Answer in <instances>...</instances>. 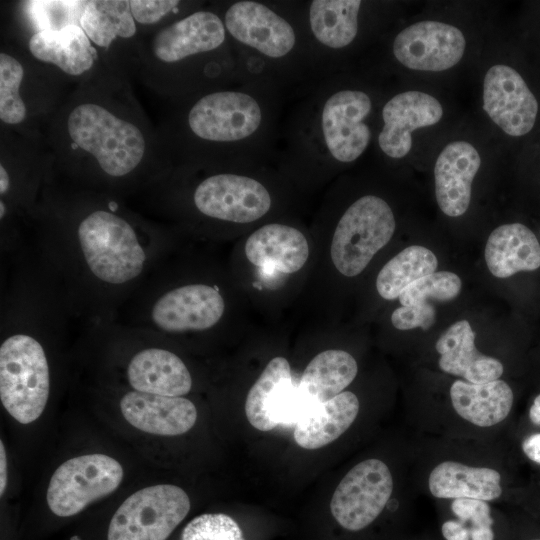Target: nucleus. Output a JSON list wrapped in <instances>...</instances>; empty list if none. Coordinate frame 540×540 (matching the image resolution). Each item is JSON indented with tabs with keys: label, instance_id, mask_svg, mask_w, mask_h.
Returning <instances> with one entry per match:
<instances>
[{
	"label": "nucleus",
	"instance_id": "nucleus-1",
	"mask_svg": "<svg viewBox=\"0 0 540 540\" xmlns=\"http://www.w3.org/2000/svg\"><path fill=\"white\" fill-rule=\"evenodd\" d=\"M25 244L88 326L117 320L166 258L170 235L123 198L54 178L40 194Z\"/></svg>",
	"mask_w": 540,
	"mask_h": 540
},
{
	"label": "nucleus",
	"instance_id": "nucleus-2",
	"mask_svg": "<svg viewBox=\"0 0 540 540\" xmlns=\"http://www.w3.org/2000/svg\"><path fill=\"white\" fill-rule=\"evenodd\" d=\"M44 140L55 178L123 198L149 189L167 170L158 130L129 76L104 69L77 84L51 118Z\"/></svg>",
	"mask_w": 540,
	"mask_h": 540
},
{
	"label": "nucleus",
	"instance_id": "nucleus-3",
	"mask_svg": "<svg viewBox=\"0 0 540 540\" xmlns=\"http://www.w3.org/2000/svg\"><path fill=\"white\" fill-rule=\"evenodd\" d=\"M287 96L241 81L172 102L158 130L168 168H254L276 159Z\"/></svg>",
	"mask_w": 540,
	"mask_h": 540
},
{
	"label": "nucleus",
	"instance_id": "nucleus-4",
	"mask_svg": "<svg viewBox=\"0 0 540 540\" xmlns=\"http://www.w3.org/2000/svg\"><path fill=\"white\" fill-rule=\"evenodd\" d=\"M371 93L339 70L296 99L283 119L276 159L290 174L325 177L356 162L372 140Z\"/></svg>",
	"mask_w": 540,
	"mask_h": 540
},
{
	"label": "nucleus",
	"instance_id": "nucleus-5",
	"mask_svg": "<svg viewBox=\"0 0 540 540\" xmlns=\"http://www.w3.org/2000/svg\"><path fill=\"white\" fill-rule=\"evenodd\" d=\"M210 6L231 40L240 81L274 86L296 100L329 75L313 49L301 1L229 0Z\"/></svg>",
	"mask_w": 540,
	"mask_h": 540
},
{
	"label": "nucleus",
	"instance_id": "nucleus-6",
	"mask_svg": "<svg viewBox=\"0 0 540 540\" xmlns=\"http://www.w3.org/2000/svg\"><path fill=\"white\" fill-rule=\"evenodd\" d=\"M136 72L172 102L241 82L231 40L210 5L143 38Z\"/></svg>",
	"mask_w": 540,
	"mask_h": 540
},
{
	"label": "nucleus",
	"instance_id": "nucleus-7",
	"mask_svg": "<svg viewBox=\"0 0 540 540\" xmlns=\"http://www.w3.org/2000/svg\"><path fill=\"white\" fill-rule=\"evenodd\" d=\"M260 167H170L144 193L151 206L165 214L186 211L204 221L250 224L274 206L270 186L256 171Z\"/></svg>",
	"mask_w": 540,
	"mask_h": 540
},
{
	"label": "nucleus",
	"instance_id": "nucleus-8",
	"mask_svg": "<svg viewBox=\"0 0 540 540\" xmlns=\"http://www.w3.org/2000/svg\"><path fill=\"white\" fill-rule=\"evenodd\" d=\"M0 146V245L6 257L25 244L30 217L55 174L44 135L1 127Z\"/></svg>",
	"mask_w": 540,
	"mask_h": 540
},
{
	"label": "nucleus",
	"instance_id": "nucleus-9",
	"mask_svg": "<svg viewBox=\"0 0 540 540\" xmlns=\"http://www.w3.org/2000/svg\"><path fill=\"white\" fill-rule=\"evenodd\" d=\"M67 82L59 72L33 59L16 42L2 44L1 127L26 135H44L42 127L46 129L66 98L64 86Z\"/></svg>",
	"mask_w": 540,
	"mask_h": 540
},
{
	"label": "nucleus",
	"instance_id": "nucleus-10",
	"mask_svg": "<svg viewBox=\"0 0 540 540\" xmlns=\"http://www.w3.org/2000/svg\"><path fill=\"white\" fill-rule=\"evenodd\" d=\"M395 228V216L386 200L373 194L357 198L335 226L330 248L334 266L344 276L359 275L391 240Z\"/></svg>",
	"mask_w": 540,
	"mask_h": 540
},
{
	"label": "nucleus",
	"instance_id": "nucleus-11",
	"mask_svg": "<svg viewBox=\"0 0 540 540\" xmlns=\"http://www.w3.org/2000/svg\"><path fill=\"white\" fill-rule=\"evenodd\" d=\"M180 487L159 484L130 495L113 513L105 540H167L190 510Z\"/></svg>",
	"mask_w": 540,
	"mask_h": 540
},
{
	"label": "nucleus",
	"instance_id": "nucleus-12",
	"mask_svg": "<svg viewBox=\"0 0 540 540\" xmlns=\"http://www.w3.org/2000/svg\"><path fill=\"white\" fill-rule=\"evenodd\" d=\"M50 391L48 353L1 342L0 399L5 410L19 423H31L43 413Z\"/></svg>",
	"mask_w": 540,
	"mask_h": 540
},
{
	"label": "nucleus",
	"instance_id": "nucleus-13",
	"mask_svg": "<svg viewBox=\"0 0 540 540\" xmlns=\"http://www.w3.org/2000/svg\"><path fill=\"white\" fill-rule=\"evenodd\" d=\"M121 464L105 454H87L62 463L47 489V505L59 518L73 517L113 493L122 482Z\"/></svg>",
	"mask_w": 540,
	"mask_h": 540
},
{
	"label": "nucleus",
	"instance_id": "nucleus-14",
	"mask_svg": "<svg viewBox=\"0 0 540 540\" xmlns=\"http://www.w3.org/2000/svg\"><path fill=\"white\" fill-rule=\"evenodd\" d=\"M107 69L126 75L136 71L142 41L130 0L86 1L79 22Z\"/></svg>",
	"mask_w": 540,
	"mask_h": 540
},
{
	"label": "nucleus",
	"instance_id": "nucleus-15",
	"mask_svg": "<svg viewBox=\"0 0 540 540\" xmlns=\"http://www.w3.org/2000/svg\"><path fill=\"white\" fill-rule=\"evenodd\" d=\"M393 492L388 466L379 459L356 464L340 481L330 502L337 523L351 532L371 525L382 513Z\"/></svg>",
	"mask_w": 540,
	"mask_h": 540
},
{
	"label": "nucleus",
	"instance_id": "nucleus-16",
	"mask_svg": "<svg viewBox=\"0 0 540 540\" xmlns=\"http://www.w3.org/2000/svg\"><path fill=\"white\" fill-rule=\"evenodd\" d=\"M364 5L360 0L301 1L313 49L327 74L341 70V56L357 43Z\"/></svg>",
	"mask_w": 540,
	"mask_h": 540
},
{
	"label": "nucleus",
	"instance_id": "nucleus-17",
	"mask_svg": "<svg viewBox=\"0 0 540 540\" xmlns=\"http://www.w3.org/2000/svg\"><path fill=\"white\" fill-rule=\"evenodd\" d=\"M312 404L294 385L287 359L275 357L250 388L245 415L254 428L266 432L280 424L295 425Z\"/></svg>",
	"mask_w": 540,
	"mask_h": 540
},
{
	"label": "nucleus",
	"instance_id": "nucleus-18",
	"mask_svg": "<svg viewBox=\"0 0 540 540\" xmlns=\"http://www.w3.org/2000/svg\"><path fill=\"white\" fill-rule=\"evenodd\" d=\"M14 42L33 59L59 72L68 82L79 84L107 69L99 51L77 24L38 31Z\"/></svg>",
	"mask_w": 540,
	"mask_h": 540
},
{
	"label": "nucleus",
	"instance_id": "nucleus-19",
	"mask_svg": "<svg viewBox=\"0 0 540 540\" xmlns=\"http://www.w3.org/2000/svg\"><path fill=\"white\" fill-rule=\"evenodd\" d=\"M483 109L503 132L520 138L535 128L540 105L519 71L497 64L487 71L484 78Z\"/></svg>",
	"mask_w": 540,
	"mask_h": 540
},
{
	"label": "nucleus",
	"instance_id": "nucleus-20",
	"mask_svg": "<svg viewBox=\"0 0 540 540\" xmlns=\"http://www.w3.org/2000/svg\"><path fill=\"white\" fill-rule=\"evenodd\" d=\"M466 41L455 26L433 20L414 23L392 42V54L403 66L420 71H444L463 57Z\"/></svg>",
	"mask_w": 540,
	"mask_h": 540
},
{
	"label": "nucleus",
	"instance_id": "nucleus-21",
	"mask_svg": "<svg viewBox=\"0 0 540 540\" xmlns=\"http://www.w3.org/2000/svg\"><path fill=\"white\" fill-rule=\"evenodd\" d=\"M442 115L440 102L430 94L405 91L392 96L380 110L378 149L390 159L405 157L412 148V132L436 124Z\"/></svg>",
	"mask_w": 540,
	"mask_h": 540
},
{
	"label": "nucleus",
	"instance_id": "nucleus-22",
	"mask_svg": "<svg viewBox=\"0 0 540 540\" xmlns=\"http://www.w3.org/2000/svg\"><path fill=\"white\" fill-rule=\"evenodd\" d=\"M157 339L158 335L146 331V345L139 346L127 360V383L131 390L183 397L192 389L191 373L181 357L157 345Z\"/></svg>",
	"mask_w": 540,
	"mask_h": 540
},
{
	"label": "nucleus",
	"instance_id": "nucleus-23",
	"mask_svg": "<svg viewBox=\"0 0 540 540\" xmlns=\"http://www.w3.org/2000/svg\"><path fill=\"white\" fill-rule=\"evenodd\" d=\"M125 420L136 429L161 436L188 432L196 423L197 409L185 397H169L131 390L120 399Z\"/></svg>",
	"mask_w": 540,
	"mask_h": 540
},
{
	"label": "nucleus",
	"instance_id": "nucleus-24",
	"mask_svg": "<svg viewBox=\"0 0 540 540\" xmlns=\"http://www.w3.org/2000/svg\"><path fill=\"white\" fill-rule=\"evenodd\" d=\"M480 164L478 151L466 141L451 142L439 154L434 168L435 194L444 214L458 217L467 211Z\"/></svg>",
	"mask_w": 540,
	"mask_h": 540
},
{
	"label": "nucleus",
	"instance_id": "nucleus-25",
	"mask_svg": "<svg viewBox=\"0 0 540 540\" xmlns=\"http://www.w3.org/2000/svg\"><path fill=\"white\" fill-rule=\"evenodd\" d=\"M439 368L465 381L482 384L498 380L503 364L496 358L480 353L475 346V333L467 320L452 324L437 340Z\"/></svg>",
	"mask_w": 540,
	"mask_h": 540
},
{
	"label": "nucleus",
	"instance_id": "nucleus-26",
	"mask_svg": "<svg viewBox=\"0 0 540 540\" xmlns=\"http://www.w3.org/2000/svg\"><path fill=\"white\" fill-rule=\"evenodd\" d=\"M245 255L257 267H271L292 274L305 265L309 245L299 229L273 222L259 227L248 237Z\"/></svg>",
	"mask_w": 540,
	"mask_h": 540
},
{
	"label": "nucleus",
	"instance_id": "nucleus-27",
	"mask_svg": "<svg viewBox=\"0 0 540 540\" xmlns=\"http://www.w3.org/2000/svg\"><path fill=\"white\" fill-rule=\"evenodd\" d=\"M484 254L489 271L497 278L540 268V242L529 227L519 222L494 229Z\"/></svg>",
	"mask_w": 540,
	"mask_h": 540
},
{
	"label": "nucleus",
	"instance_id": "nucleus-28",
	"mask_svg": "<svg viewBox=\"0 0 540 540\" xmlns=\"http://www.w3.org/2000/svg\"><path fill=\"white\" fill-rule=\"evenodd\" d=\"M357 396L344 391L334 398L310 405L295 424L293 438L304 449H318L339 438L359 412Z\"/></svg>",
	"mask_w": 540,
	"mask_h": 540
},
{
	"label": "nucleus",
	"instance_id": "nucleus-29",
	"mask_svg": "<svg viewBox=\"0 0 540 540\" xmlns=\"http://www.w3.org/2000/svg\"><path fill=\"white\" fill-rule=\"evenodd\" d=\"M450 399L461 418L479 427H490L508 417L514 394L501 379L482 384L456 380L450 387Z\"/></svg>",
	"mask_w": 540,
	"mask_h": 540
},
{
	"label": "nucleus",
	"instance_id": "nucleus-30",
	"mask_svg": "<svg viewBox=\"0 0 540 540\" xmlns=\"http://www.w3.org/2000/svg\"><path fill=\"white\" fill-rule=\"evenodd\" d=\"M501 480L495 469L444 461L432 469L428 487L439 499L473 498L488 502L501 496Z\"/></svg>",
	"mask_w": 540,
	"mask_h": 540
},
{
	"label": "nucleus",
	"instance_id": "nucleus-31",
	"mask_svg": "<svg viewBox=\"0 0 540 540\" xmlns=\"http://www.w3.org/2000/svg\"><path fill=\"white\" fill-rule=\"evenodd\" d=\"M357 372V362L351 354L338 349L326 350L306 366L298 389L310 402H326L342 393Z\"/></svg>",
	"mask_w": 540,
	"mask_h": 540
},
{
	"label": "nucleus",
	"instance_id": "nucleus-32",
	"mask_svg": "<svg viewBox=\"0 0 540 540\" xmlns=\"http://www.w3.org/2000/svg\"><path fill=\"white\" fill-rule=\"evenodd\" d=\"M86 0L20 1L14 5L16 33L20 41L42 30L60 29L68 25H80Z\"/></svg>",
	"mask_w": 540,
	"mask_h": 540
},
{
	"label": "nucleus",
	"instance_id": "nucleus-33",
	"mask_svg": "<svg viewBox=\"0 0 540 540\" xmlns=\"http://www.w3.org/2000/svg\"><path fill=\"white\" fill-rule=\"evenodd\" d=\"M438 260L435 254L420 245H412L390 259L380 270L376 289L386 300H394L417 279L435 272Z\"/></svg>",
	"mask_w": 540,
	"mask_h": 540
},
{
	"label": "nucleus",
	"instance_id": "nucleus-34",
	"mask_svg": "<svg viewBox=\"0 0 540 540\" xmlns=\"http://www.w3.org/2000/svg\"><path fill=\"white\" fill-rule=\"evenodd\" d=\"M203 6V1L130 0L132 17L142 39Z\"/></svg>",
	"mask_w": 540,
	"mask_h": 540
},
{
	"label": "nucleus",
	"instance_id": "nucleus-35",
	"mask_svg": "<svg viewBox=\"0 0 540 540\" xmlns=\"http://www.w3.org/2000/svg\"><path fill=\"white\" fill-rule=\"evenodd\" d=\"M461 287V279L455 273L435 271L411 283L398 299L402 306L425 303L428 299L449 301L458 296Z\"/></svg>",
	"mask_w": 540,
	"mask_h": 540
},
{
	"label": "nucleus",
	"instance_id": "nucleus-36",
	"mask_svg": "<svg viewBox=\"0 0 540 540\" xmlns=\"http://www.w3.org/2000/svg\"><path fill=\"white\" fill-rule=\"evenodd\" d=\"M179 540H245L238 523L224 513H204L183 528Z\"/></svg>",
	"mask_w": 540,
	"mask_h": 540
},
{
	"label": "nucleus",
	"instance_id": "nucleus-37",
	"mask_svg": "<svg viewBox=\"0 0 540 540\" xmlns=\"http://www.w3.org/2000/svg\"><path fill=\"white\" fill-rule=\"evenodd\" d=\"M455 518L467 525L469 531L482 527H492L494 518L487 501L473 498H457L451 502Z\"/></svg>",
	"mask_w": 540,
	"mask_h": 540
},
{
	"label": "nucleus",
	"instance_id": "nucleus-38",
	"mask_svg": "<svg viewBox=\"0 0 540 540\" xmlns=\"http://www.w3.org/2000/svg\"><path fill=\"white\" fill-rule=\"evenodd\" d=\"M435 318L434 307L429 302H425L395 309L391 315V322L399 330H410L417 327L426 330L434 324Z\"/></svg>",
	"mask_w": 540,
	"mask_h": 540
},
{
	"label": "nucleus",
	"instance_id": "nucleus-39",
	"mask_svg": "<svg viewBox=\"0 0 540 540\" xmlns=\"http://www.w3.org/2000/svg\"><path fill=\"white\" fill-rule=\"evenodd\" d=\"M441 534L445 540H471L469 528L458 519L443 522Z\"/></svg>",
	"mask_w": 540,
	"mask_h": 540
},
{
	"label": "nucleus",
	"instance_id": "nucleus-40",
	"mask_svg": "<svg viewBox=\"0 0 540 540\" xmlns=\"http://www.w3.org/2000/svg\"><path fill=\"white\" fill-rule=\"evenodd\" d=\"M524 455L533 463L540 465V432L524 438L521 444Z\"/></svg>",
	"mask_w": 540,
	"mask_h": 540
},
{
	"label": "nucleus",
	"instance_id": "nucleus-41",
	"mask_svg": "<svg viewBox=\"0 0 540 540\" xmlns=\"http://www.w3.org/2000/svg\"><path fill=\"white\" fill-rule=\"evenodd\" d=\"M7 485V460L3 442L0 441V494L3 495Z\"/></svg>",
	"mask_w": 540,
	"mask_h": 540
},
{
	"label": "nucleus",
	"instance_id": "nucleus-42",
	"mask_svg": "<svg viewBox=\"0 0 540 540\" xmlns=\"http://www.w3.org/2000/svg\"><path fill=\"white\" fill-rule=\"evenodd\" d=\"M528 417L533 425L540 427V394L534 398L528 411Z\"/></svg>",
	"mask_w": 540,
	"mask_h": 540
},
{
	"label": "nucleus",
	"instance_id": "nucleus-43",
	"mask_svg": "<svg viewBox=\"0 0 540 540\" xmlns=\"http://www.w3.org/2000/svg\"><path fill=\"white\" fill-rule=\"evenodd\" d=\"M523 540H540V534H532L524 538Z\"/></svg>",
	"mask_w": 540,
	"mask_h": 540
}]
</instances>
